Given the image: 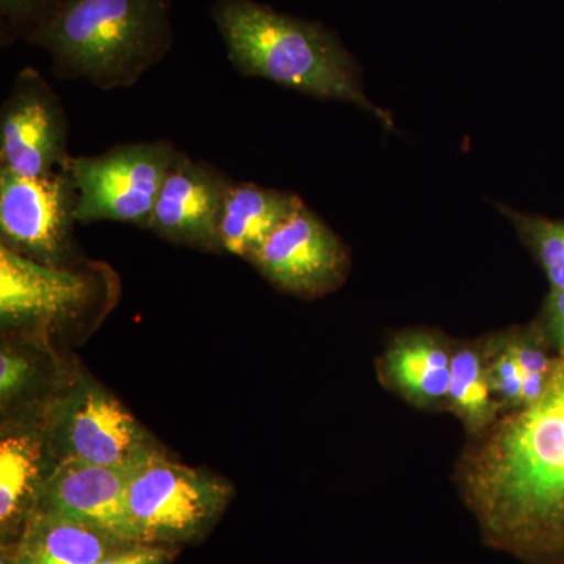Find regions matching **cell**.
Here are the masks:
<instances>
[{"mask_svg": "<svg viewBox=\"0 0 564 564\" xmlns=\"http://www.w3.org/2000/svg\"><path fill=\"white\" fill-rule=\"evenodd\" d=\"M87 274L47 265L0 245V318L3 326L50 325L91 302Z\"/></svg>", "mask_w": 564, "mask_h": 564, "instance_id": "11", "label": "cell"}, {"mask_svg": "<svg viewBox=\"0 0 564 564\" xmlns=\"http://www.w3.org/2000/svg\"><path fill=\"white\" fill-rule=\"evenodd\" d=\"M0 564H11L9 558H6V556L2 555V558H0Z\"/></svg>", "mask_w": 564, "mask_h": 564, "instance_id": "23", "label": "cell"}, {"mask_svg": "<svg viewBox=\"0 0 564 564\" xmlns=\"http://www.w3.org/2000/svg\"><path fill=\"white\" fill-rule=\"evenodd\" d=\"M69 122L57 95L35 68H22L0 109V169L47 177L69 169Z\"/></svg>", "mask_w": 564, "mask_h": 564, "instance_id": "7", "label": "cell"}, {"mask_svg": "<svg viewBox=\"0 0 564 564\" xmlns=\"http://www.w3.org/2000/svg\"><path fill=\"white\" fill-rule=\"evenodd\" d=\"M41 448L29 436L6 437L0 444V525L10 534L25 521L39 491ZM17 532V533H18Z\"/></svg>", "mask_w": 564, "mask_h": 564, "instance_id": "17", "label": "cell"}, {"mask_svg": "<svg viewBox=\"0 0 564 564\" xmlns=\"http://www.w3.org/2000/svg\"><path fill=\"white\" fill-rule=\"evenodd\" d=\"M29 44L50 54L58 79L131 88L172 51V2L65 0Z\"/></svg>", "mask_w": 564, "mask_h": 564, "instance_id": "3", "label": "cell"}, {"mask_svg": "<svg viewBox=\"0 0 564 564\" xmlns=\"http://www.w3.org/2000/svg\"><path fill=\"white\" fill-rule=\"evenodd\" d=\"M76 182L69 169L47 177H24L0 169L2 245L33 261L66 267L77 225Z\"/></svg>", "mask_w": 564, "mask_h": 564, "instance_id": "6", "label": "cell"}, {"mask_svg": "<svg viewBox=\"0 0 564 564\" xmlns=\"http://www.w3.org/2000/svg\"><path fill=\"white\" fill-rule=\"evenodd\" d=\"M350 262L347 245L306 204L282 223L251 261L274 288L303 299L339 289Z\"/></svg>", "mask_w": 564, "mask_h": 564, "instance_id": "8", "label": "cell"}, {"mask_svg": "<svg viewBox=\"0 0 564 564\" xmlns=\"http://www.w3.org/2000/svg\"><path fill=\"white\" fill-rule=\"evenodd\" d=\"M63 436L69 458L113 469H135L158 452L131 413L99 388L76 397Z\"/></svg>", "mask_w": 564, "mask_h": 564, "instance_id": "12", "label": "cell"}, {"mask_svg": "<svg viewBox=\"0 0 564 564\" xmlns=\"http://www.w3.org/2000/svg\"><path fill=\"white\" fill-rule=\"evenodd\" d=\"M556 356L564 358V291L551 289L536 318Z\"/></svg>", "mask_w": 564, "mask_h": 564, "instance_id": "20", "label": "cell"}, {"mask_svg": "<svg viewBox=\"0 0 564 564\" xmlns=\"http://www.w3.org/2000/svg\"><path fill=\"white\" fill-rule=\"evenodd\" d=\"M31 377V364L22 355L3 348L0 352V397L3 402L18 395Z\"/></svg>", "mask_w": 564, "mask_h": 564, "instance_id": "21", "label": "cell"}, {"mask_svg": "<svg viewBox=\"0 0 564 564\" xmlns=\"http://www.w3.org/2000/svg\"><path fill=\"white\" fill-rule=\"evenodd\" d=\"M303 204L296 193L236 182L218 223L221 251L251 262L267 239Z\"/></svg>", "mask_w": 564, "mask_h": 564, "instance_id": "15", "label": "cell"}, {"mask_svg": "<svg viewBox=\"0 0 564 564\" xmlns=\"http://www.w3.org/2000/svg\"><path fill=\"white\" fill-rule=\"evenodd\" d=\"M126 544L68 516L32 510L2 555L11 564H98Z\"/></svg>", "mask_w": 564, "mask_h": 564, "instance_id": "14", "label": "cell"}, {"mask_svg": "<svg viewBox=\"0 0 564 564\" xmlns=\"http://www.w3.org/2000/svg\"><path fill=\"white\" fill-rule=\"evenodd\" d=\"M234 184L212 163L182 155L163 182L148 229L169 242L223 252L218 223Z\"/></svg>", "mask_w": 564, "mask_h": 564, "instance_id": "9", "label": "cell"}, {"mask_svg": "<svg viewBox=\"0 0 564 564\" xmlns=\"http://www.w3.org/2000/svg\"><path fill=\"white\" fill-rule=\"evenodd\" d=\"M455 484L485 547L564 564V358L538 402L467 440Z\"/></svg>", "mask_w": 564, "mask_h": 564, "instance_id": "1", "label": "cell"}, {"mask_svg": "<svg viewBox=\"0 0 564 564\" xmlns=\"http://www.w3.org/2000/svg\"><path fill=\"white\" fill-rule=\"evenodd\" d=\"M174 551L169 545L131 543L122 545L98 564H170Z\"/></svg>", "mask_w": 564, "mask_h": 564, "instance_id": "22", "label": "cell"}, {"mask_svg": "<svg viewBox=\"0 0 564 564\" xmlns=\"http://www.w3.org/2000/svg\"><path fill=\"white\" fill-rule=\"evenodd\" d=\"M132 470L65 456L50 477L41 481L32 510L68 516L124 543H140L128 510Z\"/></svg>", "mask_w": 564, "mask_h": 564, "instance_id": "10", "label": "cell"}, {"mask_svg": "<svg viewBox=\"0 0 564 564\" xmlns=\"http://www.w3.org/2000/svg\"><path fill=\"white\" fill-rule=\"evenodd\" d=\"M454 344L437 329L397 333L377 362L381 384L417 410H447Z\"/></svg>", "mask_w": 564, "mask_h": 564, "instance_id": "13", "label": "cell"}, {"mask_svg": "<svg viewBox=\"0 0 564 564\" xmlns=\"http://www.w3.org/2000/svg\"><path fill=\"white\" fill-rule=\"evenodd\" d=\"M232 68L325 101L350 102L393 131L389 111L364 91L361 68L322 22L281 13L256 0H215L210 10Z\"/></svg>", "mask_w": 564, "mask_h": 564, "instance_id": "2", "label": "cell"}, {"mask_svg": "<svg viewBox=\"0 0 564 564\" xmlns=\"http://www.w3.org/2000/svg\"><path fill=\"white\" fill-rule=\"evenodd\" d=\"M497 207L511 221L527 250L532 252L551 289L564 291V220L524 214L502 204Z\"/></svg>", "mask_w": 564, "mask_h": 564, "instance_id": "18", "label": "cell"}, {"mask_svg": "<svg viewBox=\"0 0 564 564\" xmlns=\"http://www.w3.org/2000/svg\"><path fill=\"white\" fill-rule=\"evenodd\" d=\"M65 0H0V43L9 47L32 36L61 10Z\"/></svg>", "mask_w": 564, "mask_h": 564, "instance_id": "19", "label": "cell"}, {"mask_svg": "<svg viewBox=\"0 0 564 564\" xmlns=\"http://www.w3.org/2000/svg\"><path fill=\"white\" fill-rule=\"evenodd\" d=\"M445 411L462 422L467 440L484 434L502 415L489 378L484 337L474 340L455 339Z\"/></svg>", "mask_w": 564, "mask_h": 564, "instance_id": "16", "label": "cell"}, {"mask_svg": "<svg viewBox=\"0 0 564 564\" xmlns=\"http://www.w3.org/2000/svg\"><path fill=\"white\" fill-rule=\"evenodd\" d=\"M231 496L221 478L155 452L129 477L128 510L140 543L173 547L206 536Z\"/></svg>", "mask_w": 564, "mask_h": 564, "instance_id": "4", "label": "cell"}, {"mask_svg": "<svg viewBox=\"0 0 564 564\" xmlns=\"http://www.w3.org/2000/svg\"><path fill=\"white\" fill-rule=\"evenodd\" d=\"M185 152L166 140L126 143L69 162L77 221H117L148 229L166 176Z\"/></svg>", "mask_w": 564, "mask_h": 564, "instance_id": "5", "label": "cell"}]
</instances>
